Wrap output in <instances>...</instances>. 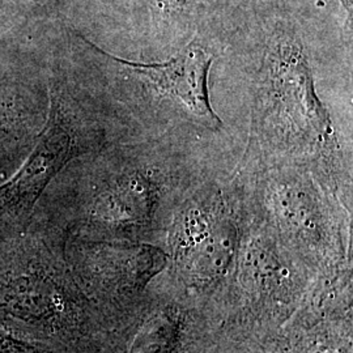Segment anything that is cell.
Masks as SVG:
<instances>
[{
	"label": "cell",
	"instance_id": "obj_6",
	"mask_svg": "<svg viewBox=\"0 0 353 353\" xmlns=\"http://www.w3.org/2000/svg\"><path fill=\"white\" fill-rule=\"evenodd\" d=\"M268 192L281 227L300 240L319 239L323 232L322 216L309 183L303 178L281 174L272 179Z\"/></svg>",
	"mask_w": 353,
	"mask_h": 353
},
{
	"label": "cell",
	"instance_id": "obj_8",
	"mask_svg": "<svg viewBox=\"0 0 353 353\" xmlns=\"http://www.w3.org/2000/svg\"><path fill=\"white\" fill-rule=\"evenodd\" d=\"M39 341L0 321V353H43Z\"/></svg>",
	"mask_w": 353,
	"mask_h": 353
},
{
	"label": "cell",
	"instance_id": "obj_1",
	"mask_svg": "<svg viewBox=\"0 0 353 353\" xmlns=\"http://www.w3.org/2000/svg\"><path fill=\"white\" fill-rule=\"evenodd\" d=\"M252 125L271 148L341 165L332 119L316 94L306 50L292 33H278L268 43Z\"/></svg>",
	"mask_w": 353,
	"mask_h": 353
},
{
	"label": "cell",
	"instance_id": "obj_2",
	"mask_svg": "<svg viewBox=\"0 0 353 353\" xmlns=\"http://www.w3.org/2000/svg\"><path fill=\"white\" fill-rule=\"evenodd\" d=\"M100 139L101 134L89 125L72 96L61 84H50L45 126L24 163L0 185V239L26 232L51 181Z\"/></svg>",
	"mask_w": 353,
	"mask_h": 353
},
{
	"label": "cell",
	"instance_id": "obj_10",
	"mask_svg": "<svg viewBox=\"0 0 353 353\" xmlns=\"http://www.w3.org/2000/svg\"><path fill=\"white\" fill-rule=\"evenodd\" d=\"M341 3H343L344 10H345L347 16H348V24L351 28V26H352V0H341Z\"/></svg>",
	"mask_w": 353,
	"mask_h": 353
},
{
	"label": "cell",
	"instance_id": "obj_5",
	"mask_svg": "<svg viewBox=\"0 0 353 353\" xmlns=\"http://www.w3.org/2000/svg\"><path fill=\"white\" fill-rule=\"evenodd\" d=\"M157 191L150 169L125 168L102 185L90 204L89 217L102 227L138 225L151 216Z\"/></svg>",
	"mask_w": 353,
	"mask_h": 353
},
{
	"label": "cell",
	"instance_id": "obj_9",
	"mask_svg": "<svg viewBox=\"0 0 353 353\" xmlns=\"http://www.w3.org/2000/svg\"><path fill=\"white\" fill-rule=\"evenodd\" d=\"M157 3V6L168 11V12H172V11H176V10H181L186 3L188 0H154Z\"/></svg>",
	"mask_w": 353,
	"mask_h": 353
},
{
	"label": "cell",
	"instance_id": "obj_4",
	"mask_svg": "<svg viewBox=\"0 0 353 353\" xmlns=\"http://www.w3.org/2000/svg\"><path fill=\"white\" fill-rule=\"evenodd\" d=\"M178 254L198 278H216L230 263L236 249V229L214 207L194 204L186 208L176 225Z\"/></svg>",
	"mask_w": 353,
	"mask_h": 353
},
{
	"label": "cell",
	"instance_id": "obj_3",
	"mask_svg": "<svg viewBox=\"0 0 353 353\" xmlns=\"http://www.w3.org/2000/svg\"><path fill=\"white\" fill-rule=\"evenodd\" d=\"M99 50L159 94L186 108L204 126L212 130H220L223 126L221 119L214 113L210 96V71L214 54L202 41H191L168 61L150 63L127 61L100 48Z\"/></svg>",
	"mask_w": 353,
	"mask_h": 353
},
{
	"label": "cell",
	"instance_id": "obj_7",
	"mask_svg": "<svg viewBox=\"0 0 353 353\" xmlns=\"http://www.w3.org/2000/svg\"><path fill=\"white\" fill-rule=\"evenodd\" d=\"M173 336L172 321L165 316H154L140 328L130 353H169Z\"/></svg>",
	"mask_w": 353,
	"mask_h": 353
}]
</instances>
